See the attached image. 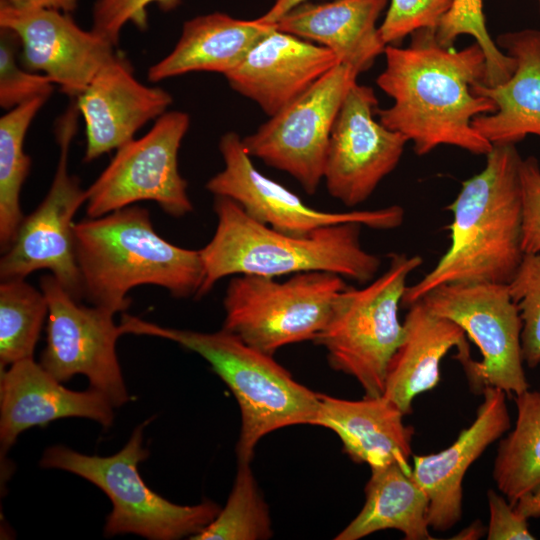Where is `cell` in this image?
Listing matches in <instances>:
<instances>
[{
	"mask_svg": "<svg viewBox=\"0 0 540 540\" xmlns=\"http://www.w3.org/2000/svg\"><path fill=\"white\" fill-rule=\"evenodd\" d=\"M539 5H540V0H539Z\"/></svg>",
	"mask_w": 540,
	"mask_h": 540,
	"instance_id": "cell-42",
	"label": "cell"
},
{
	"mask_svg": "<svg viewBox=\"0 0 540 540\" xmlns=\"http://www.w3.org/2000/svg\"><path fill=\"white\" fill-rule=\"evenodd\" d=\"M390 0H333L303 3L276 23L282 32L331 50L358 74L368 70L387 46L376 22Z\"/></svg>",
	"mask_w": 540,
	"mask_h": 540,
	"instance_id": "cell-23",
	"label": "cell"
},
{
	"mask_svg": "<svg viewBox=\"0 0 540 540\" xmlns=\"http://www.w3.org/2000/svg\"><path fill=\"white\" fill-rule=\"evenodd\" d=\"M513 506L527 520L540 517V488L524 494Z\"/></svg>",
	"mask_w": 540,
	"mask_h": 540,
	"instance_id": "cell-40",
	"label": "cell"
},
{
	"mask_svg": "<svg viewBox=\"0 0 540 540\" xmlns=\"http://www.w3.org/2000/svg\"><path fill=\"white\" fill-rule=\"evenodd\" d=\"M78 115L76 104H71L56 123L59 159L53 181L43 201L24 217L13 244L4 252L0 278L25 279L34 271L46 269L80 301L83 288L75 256L73 217L86 203V190L68 170Z\"/></svg>",
	"mask_w": 540,
	"mask_h": 540,
	"instance_id": "cell-11",
	"label": "cell"
},
{
	"mask_svg": "<svg viewBox=\"0 0 540 540\" xmlns=\"http://www.w3.org/2000/svg\"><path fill=\"white\" fill-rule=\"evenodd\" d=\"M484 533L485 529L481 521H475L470 526L456 534L452 539L475 540L481 538Z\"/></svg>",
	"mask_w": 540,
	"mask_h": 540,
	"instance_id": "cell-41",
	"label": "cell"
},
{
	"mask_svg": "<svg viewBox=\"0 0 540 540\" xmlns=\"http://www.w3.org/2000/svg\"><path fill=\"white\" fill-rule=\"evenodd\" d=\"M213 206L217 226L200 249L204 275L197 298L227 276L279 277L323 271L366 284L380 268V258L361 244L360 223L334 224L293 235L256 221L227 197L215 196Z\"/></svg>",
	"mask_w": 540,
	"mask_h": 540,
	"instance_id": "cell-3",
	"label": "cell"
},
{
	"mask_svg": "<svg viewBox=\"0 0 540 540\" xmlns=\"http://www.w3.org/2000/svg\"><path fill=\"white\" fill-rule=\"evenodd\" d=\"M428 504L412 469L399 463L372 468L362 509L335 540H358L386 529L401 531L407 540L432 539Z\"/></svg>",
	"mask_w": 540,
	"mask_h": 540,
	"instance_id": "cell-26",
	"label": "cell"
},
{
	"mask_svg": "<svg viewBox=\"0 0 540 540\" xmlns=\"http://www.w3.org/2000/svg\"><path fill=\"white\" fill-rule=\"evenodd\" d=\"M438 43L451 48L460 35H470L481 47L486 63L483 83L495 86L506 82L516 68L513 57L503 52L488 33L482 0H452L435 30Z\"/></svg>",
	"mask_w": 540,
	"mask_h": 540,
	"instance_id": "cell-31",
	"label": "cell"
},
{
	"mask_svg": "<svg viewBox=\"0 0 540 540\" xmlns=\"http://www.w3.org/2000/svg\"><path fill=\"white\" fill-rule=\"evenodd\" d=\"M377 97L355 82L334 121L324 166L328 193L348 207L365 202L398 165L408 139L374 119Z\"/></svg>",
	"mask_w": 540,
	"mask_h": 540,
	"instance_id": "cell-15",
	"label": "cell"
},
{
	"mask_svg": "<svg viewBox=\"0 0 540 540\" xmlns=\"http://www.w3.org/2000/svg\"><path fill=\"white\" fill-rule=\"evenodd\" d=\"M276 278L234 275L223 299L222 329L270 355L286 345L313 341L347 287L343 277L323 271Z\"/></svg>",
	"mask_w": 540,
	"mask_h": 540,
	"instance_id": "cell-8",
	"label": "cell"
},
{
	"mask_svg": "<svg viewBox=\"0 0 540 540\" xmlns=\"http://www.w3.org/2000/svg\"><path fill=\"white\" fill-rule=\"evenodd\" d=\"M435 30L414 31L406 48L385 47L386 66L376 83L393 104L377 108L379 122L403 134L419 156L440 145L487 155L492 144L472 126L474 117L496 110L492 100L472 91L485 78L484 53L476 42L458 51L443 47Z\"/></svg>",
	"mask_w": 540,
	"mask_h": 540,
	"instance_id": "cell-1",
	"label": "cell"
},
{
	"mask_svg": "<svg viewBox=\"0 0 540 540\" xmlns=\"http://www.w3.org/2000/svg\"><path fill=\"white\" fill-rule=\"evenodd\" d=\"M387 270L361 288L346 287L313 340L327 352L330 366L361 385L365 396H382L390 361L399 347V308L408 276L422 264L418 255L391 253Z\"/></svg>",
	"mask_w": 540,
	"mask_h": 540,
	"instance_id": "cell-6",
	"label": "cell"
},
{
	"mask_svg": "<svg viewBox=\"0 0 540 540\" xmlns=\"http://www.w3.org/2000/svg\"><path fill=\"white\" fill-rule=\"evenodd\" d=\"M150 420L139 424L122 449L111 456L87 455L55 445L44 451L40 465L80 476L107 495L112 503L104 527L107 537L135 534L152 540L191 539L217 516L220 508L211 501L178 505L145 484L138 465L149 456L143 445V431Z\"/></svg>",
	"mask_w": 540,
	"mask_h": 540,
	"instance_id": "cell-7",
	"label": "cell"
},
{
	"mask_svg": "<svg viewBox=\"0 0 540 540\" xmlns=\"http://www.w3.org/2000/svg\"><path fill=\"white\" fill-rule=\"evenodd\" d=\"M48 304L46 346L40 364L61 382L81 374L114 407L129 400L116 352L123 335L114 313L76 300L51 274L40 280Z\"/></svg>",
	"mask_w": 540,
	"mask_h": 540,
	"instance_id": "cell-13",
	"label": "cell"
},
{
	"mask_svg": "<svg viewBox=\"0 0 540 540\" xmlns=\"http://www.w3.org/2000/svg\"><path fill=\"white\" fill-rule=\"evenodd\" d=\"M73 230L83 297L93 305L123 312L131 304L128 292L147 284L197 298L204 275L200 250L161 237L146 208L130 205L75 222Z\"/></svg>",
	"mask_w": 540,
	"mask_h": 540,
	"instance_id": "cell-4",
	"label": "cell"
},
{
	"mask_svg": "<svg viewBox=\"0 0 540 540\" xmlns=\"http://www.w3.org/2000/svg\"><path fill=\"white\" fill-rule=\"evenodd\" d=\"M489 507L488 540H534L528 520L508 500L493 489L487 492Z\"/></svg>",
	"mask_w": 540,
	"mask_h": 540,
	"instance_id": "cell-37",
	"label": "cell"
},
{
	"mask_svg": "<svg viewBox=\"0 0 540 540\" xmlns=\"http://www.w3.org/2000/svg\"><path fill=\"white\" fill-rule=\"evenodd\" d=\"M47 97H37L8 110L0 118V247L13 244L24 219L20 205L22 186L31 160L24 151L28 128Z\"/></svg>",
	"mask_w": 540,
	"mask_h": 540,
	"instance_id": "cell-28",
	"label": "cell"
},
{
	"mask_svg": "<svg viewBox=\"0 0 540 540\" xmlns=\"http://www.w3.org/2000/svg\"><path fill=\"white\" fill-rule=\"evenodd\" d=\"M403 326V338L390 361L383 396L407 415L414 398L439 383L444 356L454 347L459 355L469 354V345L459 325L432 313L422 300L409 306Z\"/></svg>",
	"mask_w": 540,
	"mask_h": 540,
	"instance_id": "cell-24",
	"label": "cell"
},
{
	"mask_svg": "<svg viewBox=\"0 0 540 540\" xmlns=\"http://www.w3.org/2000/svg\"><path fill=\"white\" fill-rule=\"evenodd\" d=\"M402 411L383 395L346 400L320 394L313 425L332 430L343 451L356 463L370 469L399 463L411 469L414 430L403 422Z\"/></svg>",
	"mask_w": 540,
	"mask_h": 540,
	"instance_id": "cell-22",
	"label": "cell"
},
{
	"mask_svg": "<svg viewBox=\"0 0 540 540\" xmlns=\"http://www.w3.org/2000/svg\"><path fill=\"white\" fill-rule=\"evenodd\" d=\"M308 0H274L271 8L257 20L264 24H275L289 11Z\"/></svg>",
	"mask_w": 540,
	"mask_h": 540,
	"instance_id": "cell-39",
	"label": "cell"
},
{
	"mask_svg": "<svg viewBox=\"0 0 540 540\" xmlns=\"http://www.w3.org/2000/svg\"><path fill=\"white\" fill-rule=\"evenodd\" d=\"M219 151L224 168L207 181L206 189L214 196L233 200L250 217L278 231L305 235L324 226L348 222L374 230H392L404 220V210L399 205L349 212H326L308 206L256 169L236 132L221 136Z\"/></svg>",
	"mask_w": 540,
	"mask_h": 540,
	"instance_id": "cell-14",
	"label": "cell"
},
{
	"mask_svg": "<svg viewBox=\"0 0 540 540\" xmlns=\"http://www.w3.org/2000/svg\"><path fill=\"white\" fill-rule=\"evenodd\" d=\"M520 179L523 198V250L540 251V166L535 157L522 159Z\"/></svg>",
	"mask_w": 540,
	"mask_h": 540,
	"instance_id": "cell-36",
	"label": "cell"
},
{
	"mask_svg": "<svg viewBox=\"0 0 540 540\" xmlns=\"http://www.w3.org/2000/svg\"><path fill=\"white\" fill-rule=\"evenodd\" d=\"M508 289L522 320L523 361L535 368L540 365V251L524 254Z\"/></svg>",
	"mask_w": 540,
	"mask_h": 540,
	"instance_id": "cell-32",
	"label": "cell"
},
{
	"mask_svg": "<svg viewBox=\"0 0 540 540\" xmlns=\"http://www.w3.org/2000/svg\"><path fill=\"white\" fill-rule=\"evenodd\" d=\"M485 167L461 184L448 205L450 245L422 279L407 286L403 306L453 283L509 284L524 256L521 156L514 144L493 145Z\"/></svg>",
	"mask_w": 540,
	"mask_h": 540,
	"instance_id": "cell-2",
	"label": "cell"
},
{
	"mask_svg": "<svg viewBox=\"0 0 540 540\" xmlns=\"http://www.w3.org/2000/svg\"><path fill=\"white\" fill-rule=\"evenodd\" d=\"M180 0H96L92 8L91 30L114 47L118 44L123 27L132 23L139 29H145L147 8L157 4L162 10L169 11Z\"/></svg>",
	"mask_w": 540,
	"mask_h": 540,
	"instance_id": "cell-35",
	"label": "cell"
},
{
	"mask_svg": "<svg viewBox=\"0 0 540 540\" xmlns=\"http://www.w3.org/2000/svg\"><path fill=\"white\" fill-rule=\"evenodd\" d=\"M483 402L472 424L446 449L413 457L412 476L428 497L429 527L446 531L462 517L463 479L471 464L511 426L506 393L483 389Z\"/></svg>",
	"mask_w": 540,
	"mask_h": 540,
	"instance_id": "cell-20",
	"label": "cell"
},
{
	"mask_svg": "<svg viewBox=\"0 0 540 540\" xmlns=\"http://www.w3.org/2000/svg\"><path fill=\"white\" fill-rule=\"evenodd\" d=\"M122 334L154 336L174 341L204 358L234 395L241 413L236 445L238 462H250L258 442L275 430L313 425L320 394L297 382L272 355L257 350L221 329L198 332L163 327L124 314Z\"/></svg>",
	"mask_w": 540,
	"mask_h": 540,
	"instance_id": "cell-5",
	"label": "cell"
},
{
	"mask_svg": "<svg viewBox=\"0 0 540 540\" xmlns=\"http://www.w3.org/2000/svg\"><path fill=\"white\" fill-rule=\"evenodd\" d=\"M452 0H390L379 27L386 45H397L407 35L422 28H436Z\"/></svg>",
	"mask_w": 540,
	"mask_h": 540,
	"instance_id": "cell-34",
	"label": "cell"
},
{
	"mask_svg": "<svg viewBox=\"0 0 540 540\" xmlns=\"http://www.w3.org/2000/svg\"><path fill=\"white\" fill-rule=\"evenodd\" d=\"M273 535L270 511L250 462H238L225 506L192 540H265Z\"/></svg>",
	"mask_w": 540,
	"mask_h": 540,
	"instance_id": "cell-30",
	"label": "cell"
},
{
	"mask_svg": "<svg viewBox=\"0 0 540 540\" xmlns=\"http://www.w3.org/2000/svg\"><path fill=\"white\" fill-rule=\"evenodd\" d=\"M513 429L498 446L493 479L512 505L524 494L540 488V391L515 395Z\"/></svg>",
	"mask_w": 540,
	"mask_h": 540,
	"instance_id": "cell-27",
	"label": "cell"
},
{
	"mask_svg": "<svg viewBox=\"0 0 540 540\" xmlns=\"http://www.w3.org/2000/svg\"><path fill=\"white\" fill-rule=\"evenodd\" d=\"M496 44L515 59L516 68L502 84H473V93L492 100L496 110L474 117L472 126L492 146L516 145L528 135L540 138V30L504 33Z\"/></svg>",
	"mask_w": 540,
	"mask_h": 540,
	"instance_id": "cell-21",
	"label": "cell"
},
{
	"mask_svg": "<svg viewBox=\"0 0 540 540\" xmlns=\"http://www.w3.org/2000/svg\"><path fill=\"white\" fill-rule=\"evenodd\" d=\"M420 300L434 314L459 325L481 352V361L458 360L476 389L491 386L506 394L529 389L523 369L522 320L507 284L440 285Z\"/></svg>",
	"mask_w": 540,
	"mask_h": 540,
	"instance_id": "cell-9",
	"label": "cell"
},
{
	"mask_svg": "<svg viewBox=\"0 0 540 540\" xmlns=\"http://www.w3.org/2000/svg\"><path fill=\"white\" fill-rule=\"evenodd\" d=\"M1 2L14 8H48L71 13L77 8L79 0H1Z\"/></svg>",
	"mask_w": 540,
	"mask_h": 540,
	"instance_id": "cell-38",
	"label": "cell"
},
{
	"mask_svg": "<svg viewBox=\"0 0 540 540\" xmlns=\"http://www.w3.org/2000/svg\"><path fill=\"white\" fill-rule=\"evenodd\" d=\"M20 46L14 32L0 29V105L6 110L37 97L49 98L54 90L55 84L49 77L18 64Z\"/></svg>",
	"mask_w": 540,
	"mask_h": 540,
	"instance_id": "cell-33",
	"label": "cell"
},
{
	"mask_svg": "<svg viewBox=\"0 0 540 540\" xmlns=\"http://www.w3.org/2000/svg\"><path fill=\"white\" fill-rule=\"evenodd\" d=\"M172 102L166 90L138 81L129 62L116 55L75 101L85 122L84 161L134 139L140 128L167 112Z\"/></svg>",
	"mask_w": 540,
	"mask_h": 540,
	"instance_id": "cell-17",
	"label": "cell"
},
{
	"mask_svg": "<svg viewBox=\"0 0 540 540\" xmlns=\"http://www.w3.org/2000/svg\"><path fill=\"white\" fill-rule=\"evenodd\" d=\"M48 304L43 292L25 279L0 284V369L33 358Z\"/></svg>",
	"mask_w": 540,
	"mask_h": 540,
	"instance_id": "cell-29",
	"label": "cell"
},
{
	"mask_svg": "<svg viewBox=\"0 0 540 540\" xmlns=\"http://www.w3.org/2000/svg\"><path fill=\"white\" fill-rule=\"evenodd\" d=\"M358 73L339 63L258 129L242 138L246 152L284 171L314 194L323 180L331 130Z\"/></svg>",
	"mask_w": 540,
	"mask_h": 540,
	"instance_id": "cell-12",
	"label": "cell"
},
{
	"mask_svg": "<svg viewBox=\"0 0 540 540\" xmlns=\"http://www.w3.org/2000/svg\"><path fill=\"white\" fill-rule=\"evenodd\" d=\"M189 126L187 113L168 111L145 135L119 147L86 189L88 217H100L139 201L156 202L177 218L192 212L187 181L178 168V152Z\"/></svg>",
	"mask_w": 540,
	"mask_h": 540,
	"instance_id": "cell-10",
	"label": "cell"
},
{
	"mask_svg": "<svg viewBox=\"0 0 540 540\" xmlns=\"http://www.w3.org/2000/svg\"><path fill=\"white\" fill-rule=\"evenodd\" d=\"M113 408L100 391L91 387L86 391L70 390L33 358L20 360L0 369L1 455L25 430L57 419L88 418L109 428Z\"/></svg>",
	"mask_w": 540,
	"mask_h": 540,
	"instance_id": "cell-18",
	"label": "cell"
},
{
	"mask_svg": "<svg viewBox=\"0 0 540 540\" xmlns=\"http://www.w3.org/2000/svg\"><path fill=\"white\" fill-rule=\"evenodd\" d=\"M339 63L328 48L275 27L224 76L234 91L271 117Z\"/></svg>",
	"mask_w": 540,
	"mask_h": 540,
	"instance_id": "cell-19",
	"label": "cell"
},
{
	"mask_svg": "<svg viewBox=\"0 0 540 540\" xmlns=\"http://www.w3.org/2000/svg\"><path fill=\"white\" fill-rule=\"evenodd\" d=\"M275 27L220 12L187 20L172 51L148 69V80L160 82L196 71L226 75Z\"/></svg>",
	"mask_w": 540,
	"mask_h": 540,
	"instance_id": "cell-25",
	"label": "cell"
},
{
	"mask_svg": "<svg viewBox=\"0 0 540 540\" xmlns=\"http://www.w3.org/2000/svg\"><path fill=\"white\" fill-rule=\"evenodd\" d=\"M0 28L14 32L25 68L49 77L77 98L114 57V46L82 29L70 13L48 8H14L1 2Z\"/></svg>",
	"mask_w": 540,
	"mask_h": 540,
	"instance_id": "cell-16",
	"label": "cell"
}]
</instances>
